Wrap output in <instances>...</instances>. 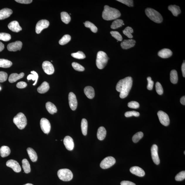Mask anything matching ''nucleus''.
Segmentation results:
<instances>
[{"instance_id":"25","label":"nucleus","mask_w":185,"mask_h":185,"mask_svg":"<svg viewBox=\"0 0 185 185\" xmlns=\"http://www.w3.org/2000/svg\"><path fill=\"white\" fill-rule=\"evenodd\" d=\"M27 151L30 159L32 162H35L37 161V154L33 148L28 147L27 149Z\"/></svg>"},{"instance_id":"24","label":"nucleus","mask_w":185,"mask_h":185,"mask_svg":"<svg viewBox=\"0 0 185 185\" xmlns=\"http://www.w3.org/2000/svg\"><path fill=\"white\" fill-rule=\"evenodd\" d=\"M49 89V84L47 82L45 81L39 87H38L37 90L38 92L40 94H44L47 92Z\"/></svg>"},{"instance_id":"17","label":"nucleus","mask_w":185,"mask_h":185,"mask_svg":"<svg viewBox=\"0 0 185 185\" xmlns=\"http://www.w3.org/2000/svg\"><path fill=\"white\" fill-rule=\"evenodd\" d=\"M135 43L133 39L125 40L121 43V46L123 49L127 50L135 46Z\"/></svg>"},{"instance_id":"56","label":"nucleus","mask_w":185,"mask_h":185,"mask_svg":"<svg viewBox=\"0 0 185 185\" xmlns=\"http://www.w3.org/2000/svg\"><path fill=\"white\" fill-rule=\"evenodd\" d=\"M180 103L183 105H185V96H183L180 99Z\"/></svg>"},{"instance_id":"43","label":"nucleus","mask_w":185,"mask_h":185,"mask_svg":"<svg viewBox=\"0 0 185 185\" xmlns=\"http://www.w3.org/2000/svg\"><path fill=\"white\" fill-rule=\"evenodd\" d=\"M72 65L73 68H74V70L78 71V72H83L85 70L84 67L81 65L80 64L76 62H73Z\"/></svg>"},{"instance_id":"15","label":"nucleus","mask_w":185,"mask_h":185,"mask_svg":"<svg viewBox=\"0 0 185 185\" xmlns=\"http://www.w3.org/2000/svg\"><path fill=\"white\" fill-rule=\"evenodd\" d=\"M22 46V43L21 42L17 41L8 44L7 48L8 50L9 51L16 52L21 50Z\"/></svg>"},{"instance_id":"6","label":"nucleus","mask_w":185,"mask_h":185,"mask_svg":"<svg viewBox=\"0 0 185 185\" xmlns=\"http://www.w3.org/2000/svg\"><path fill=\"white\" fill-rule=\"evenodd\" d=\"M57 174L59 179L64 181H69L73 178L72 172L68 169H62L59 170Z\"/></svg>"},{"instance_id":"8","label":"nucleus","mask_w":185,"mask_h":185,"mask_svg":"<svg viewBox=\"0 0 185 185\" xmlns=\"http://www.w3.org/2000/svg\"><path fill=\"white\" fill-rule=\"evenodd\" d=\"M157 115L162 124L165 126H167L169 125L170 119L167 114L163 111H159L157 113Z\"/></svg>"},{"instance_id":"44","label":"nucleus","mask_w":185,"mask_h":185,"mask_svg":"<svg viewBox=\"0 0 185 185\" xmlns=\"http://www.w3.org/2000/svg\"><path fill=\"white\" fill-rule=\"evenodd\" d=\"M112 36L117 40V41H121L123 38L119 32L116 31H112L110 32Z\"/></svg>"},{"instance_id":"12","label":"nucleus","mask_w":185,"mask_h":185,"mask_svg":"<svg viewBox=\"0 0 185 185\" xmlns=\"http://www.w3.org/2000/svg\"><path fill=\"white\" fill-rule=\"evenodd\" d=\"M42 68L47 74L51 75L54 74V68L52 64L48 61H45L42 64Z\"/></svg>"},{"instance_id":"52","label":"nucleus","mask_w":185,"mask_h":185,"mask_svg":"<svg viewBox=\"0 0 185 185\" xmlns=\"http://www.w3.org/2000/svg\"><path fill=\"white\" fill-rule=\"evenodd\" d=\"M27 84L24 82H20L17 83L16 86L19 89H23L27 86Z\"/></svg>"},{"instance_id":"16","label":"nucleus","mask_w":185,"mask_h":185,"mask_svg":"<svg viewBox=\"0 0 185 185\" xmlns=\"http://www.w3.org/2000/svg\"><path fill=\"white\" fill-rule=\"evenodd\" d=\"M64 143L67 150H72L74 147V143L72 138L69 136H67L64 138Z\"/></svg>"},{"instance_id":"49","label":"nucleus","mask_w":185,"mask_h":185,"mask_svg":"<svg viewBox=\"0 0 185 185\" xmlns=\"http://www.w3.org/2000/svg\"><path fill=\"white\" fill-rule=\"evenodd\" d=\"M130 7L133 6V1L131 0H118L117 1Z\"/></svg>"},{"instance_id":"28","label":"nucleus","mask_w":185,"mask_h":185,"mask_svg":"<svg viewBox=\"0 0 185 185\" xmlns=\"http://www.w3.org/2000/svg\"><path fill=\"white\" fill-rule=\"evenodd\" d=\"M47 110L51 114H54L57 111V108L53 103L50 102H47L46 104Z\"/></svg>"},{"instance_id":"54","label":"nucleus","mask_w":185,"mask_h":185,"mask_svg":"<svg viewBox=\"0 0 185 185\" xmlns=\"http://www.w3.org/2000/svg\"><path fill=\"white\" fill-rule=\"evenodd\" d=\"M121 185H136L135 183L128 181H123L120 183Z\"/></svg>"},{"instance_id":"5","label":"nucleus","mask_w":185,"mask_h":185,"mask_svg":"<svg viewBox=\"0 0 185 185\" xmlns=\"http://www.w3.org/2000/svg\"><path fill=\"white\" fill-rule=\"evenodd\" d=\"M13 122L17 127L20 130L24 128L27 125V119L23 113H20L14 117Z\"/></svg>"},{"instance_id":"57","label":"nucleus","mask_w":185,"mask_h":185,"mask_svg":"<svg viewBox=\"0 0 185 185\" xmlns=\"http://www.w3.org/2000/svg\"><path fill=\"white\" fill-rule=\"evenodd\" d=\"M4 45L2 43L0 42V52L3 51L4 50Z\"/></svg>"},{"instance_id":"19","label":"nucleus","mask_w":185,"mask_h":185,"mask_svg":"<svg viewBox=\"0 0 185 185\" xmlns=\"http://www.w3.org/2000/svg\"><path fill=\"white\" fill-rule=\"evenodd\" d=\"M8 28L11 31L15 32H19L22 30L18 22L16 21H12L8 25Z\"/></svg>"},{"instance_id":"37","label":"nucleus","mask_w":185,"mask_h":185,"mask_svg":"<svg viewBox=\"0 0 185 185\" xmlns=\"http://www.w3.org/2000/svg\"><path fill=\"white\" fill-rule=\"evenodd\" d=\"M84 23L85 27L90 28L91 31L95 33H96L98 29L96 26L94 24L89 21H86Z\"/></svg>"},{"instance_id":"33","label":"nucleus","mask_w":185,"mask_h":185,"mask_svg":"<svg viewBox=\"0 0 185 185\" xmlns=\"http://www.w3.org/2000/svg\"><path fill=\"white\" fill-rule=\"evenodd\" d=\"M123 20L121 19H116L113 21L111 26L112 29H116L117 28L121 27L123 25H124Z\"/></svg>"},{"instance_id":"2","label":"nucleus","mask_w":185,"mask_h":185,"mask_svg":"<svg viewBox=\"0 0 185 185\" xmlns=\"http://www.w3.org/2000/svg\"><path fill=\"white\" fill-rule=\"evenodd\" d=\"M121 13L118 10L106 5L102 13L103 19L107 21L115 20L120 17Z\"/></svg>"},{"instance_id":"10","label":"nucleus","mask_w":185,"mask_h":185,"mask_svg":"<svg viewBox=\"0 0 185 185\" xmlns=\"http://www.w3.org/2000/svg\"><path fill=\"white\" fill-rule=\"evenodd\" d=\"M40 126L44 133L48 134L51 129V125L49 121L45 118H42L40 121Z\"/></svg>"},{"instance_id":"45","label":"nucleus","mask_w":185,"mask_h":185,"mask_svg":"<svg viewBox=\"0 0 185 185\" xmlns=\"http://www.w3.org/2000/svg\"><path fill=\"white\" fill-rule=\"evenodd\" d=\"M140 114L137 111H127L125 113V117H129L133 116H134L138 117L140 116Z\"/></svg>"},{"instance_id":"50","label":"nucleus","mask_w":185,"mask_h":185,"mask_svg":"<svg viewBox=\"0 0 185 185\" xmlns=\"http://www.w3.org/2000/svg\"><path fill=\"white\" fill-rule=\"evenodd\" d=\"M8 74L7 73L3 72H0V82L2 83L7 80Z\"/></svg>"},{"instance_id":"58","label":"nucleus","mask_w":185,"mask_h":185,"mask_svg":"<svg viewBox=\"0 0 185 185\" xmlns=\"http://www.w3.org/2000/svg\"><path fill=\"white\" fill-rule=\"evenodd\" d=\"M23 185H34L32 184H24Z\"/></svg>"},{"instance_id":"35","label":"nucleus","mask_w":185,"mask_h":185,"mask_svg":"<svg viewBox=\"0 0 185 185\" xmlns=\"http://www.w3.org/2000/svg\"><path fill=\"white\" fill-rule=\"evenodd\" d=\"M61 19L65 23L68 24L71 20V17L68 13L66 12H62L61 13Z\"/></svg>"},{"instance_id":"7","label":"nucleus","mask_w":185,"mask_h":185,"mask_svg":"<svg viewBox=\"0 0 185 185\" xmlns=\"http://www.w3.org/2000/svg\"><path fill=\"white\" fill-rule=\"evenodd\" d=\"M115 158L112 156H109L104 158L100 164V167L103 169H107L111 167L116 163Z\"/></svg>"},{"instance_id":"53","label":"nucleus","mask_w":185,"mask_h":185,"mask_svg":"<svg viewBox=\"0 0 185 185\" xmlns=\"http://www.w3.org/2000/svg\"><path fill=\"white\" fill-rule=\"evenodd\" d=\"M15 1L19 3L29 4L31 3L33 1L32 0H16Z\"/></svg>"},{"instance_id":"23","label":"nucleus","mask_w":185,"mask_h":185,"mask_svg":"<svg viewBox=\"0 0 185 185\" xmlns=\"http://www.w3.org/2000/svg\"><path fill=\"white\" fill-rule=\"evenodd\" d=\"M24 75V73L23 72L20 73L19 74H18L17 73L12 74L9 77V82L11 83L15 82L19 79L23 78Z\"/></svg>"},{"instance_id":"51","label":"nucleus","mask_w":185,"mask_h":185,"mask_svg":"<svg viewBox=\"0 0 185 185\" xmlns=\"http://www.w3.org/2000/svg\"><path fill=\"white\" fill-rule=\"evenodd\" d=\"M147 80L148 81L147 89L148 90H151L153 88L154 84V81L152 80V78L150 77H148Z\"/></svg>"},{"instance_id":"36","label":"nucleus","mask_w":185,"mask_h":185,"mask_svg":"<svg viewBox=\"0 0 185 185\" xmlns=\"http://www.w3.org/2000/svg\"><path fill=\"white\" fill-rule=\"evenodd\" d=\"M32 74L28 75L27 77L28 80H32L33 81H35V83L33 84V85H35L37 83L38 78V75L35 71H32L30 72Z\"/></svg>"},{"instance_id":"30","label":"nucleus","mask_w":185,"mask_h":185,"mask_svg":"<svg viewBox=\"0 0 185 185\" xmlns=\"http://www.w3.org/2000/svg\"><path fill=\"white\" fill-rule=\"evenodd\" d=\"M22 166L25 173L28 174L30 172V165L27 159H24L22 160Z\"/></svg>"},{"instance_id":"3","label":"nucleus","mask_w":185,"mask_h":185,"mask_svg":"<svg viewBox=\"0 0 185 185\" xmlns=\"http://www.w3.org/2000/svg\"><path fill=\"white\" fill-rule=\"evenodd\" d=\"M146 16L155 23H161L163 20L162 16L159 13L151 8H147L145 9Z\"/></svg>"},{"instance_id":"22","label":"nucleus","mask_w":185,"mask_h":185,"mask_svg":"<svg viewBox=\"0 0 185 185\" xmlns=\"http://www.w3.org/2000/svg\"><path fill=\"white\" fill-rule=\"evenodd\" d=\"M84 94L89 99H92L95 96V91L94 88L91 86H87L84 89Z\"/></svg>"},{"instance_id":"47","label":"nucleus","mask_w":185,"mask_h":185,"mask_svg":"<svg viewBox=\"0 0 185 185\" xmlns=\"http://www.w3.org/2000/svg\"><path fill=\"white\" fill-rule=\"evenodd\" d=\"M175 180L177 181H182L185 179V172H181L176 175L175 177Z\"/></svg>"},{"instance_id":"46","label":"nucleus","mask_w":185,"mask_h":185,"mask_svg":"<svg viewBox=\"0 0 185 185\" xmlns=\"http://www.w3.org/2000/svg\"><path fill=\"white\" fill-rule=\"evenodd\" d=\"M156 90L158 94L161 95L163 94L164 91L162 85L159 82L156 83L155 85Z\"/></svg>"},{"instance_id":"39","label":"nucleus","mask_w":185,"mask_h":185,"mask_svg":"<svg viewBox=\"0 0 185 185\" xmlns=\"http://www.w3.org/2000/svg\"><path fill=\"white\" fill-rule=\"evenodd\" d=\"M71 39V37L70 35H65L63 36L62 38L59 41V44L60 45H65L70 41Z\"/></svg>"},{"instance_id":"34","label":"nucleus","mask_w":185,"mask_h":185,"mask_svg":"<svg viewBox=\"0 0 185 185\" xmlns=\"http://www.w3.org/2000/svg\"><path fill=\"white\" fill-rule=\"evenodd\" d=\"M87 127H88V123H87V120L85 119H83L81 123V130H82L83 135L84 136L87 135Z\"/></svg>"},{"instance_id":"31","label":"nucleus","mask_w":185,"mask_h":185,"mask_svg":"<svg viewBox=\"0 0 185 185\" xmlns=\"http://www.w3.org/2000/svg\"><path fill=\"white\" fill-rule=\"evenodd\" d=\"M178 75L176 71L175 70H172L171 71L170 74V80L171 82L173 84H176L178 82Z\"/></svg>"},{"instance_id":"42","label":"nucleus","mask_w":185,"mask_h":185,"mask_svg":"<svg viewBox=\"0 0 185 185\" xmlns=\"http://www.w3.org/2000/svg\"><path fill=\"white\" fill-rule=\"evenodd\" d=\"M11 39V36L9 34L5 33H0V40L7 42Z\"/></svg>"},{"instance_id":"59","label":"nucleus","mask_w":185,"mask_h":185,"mask_svg":"<svg viewBox=\"0 0 185 185\" xmlns=\"http://www.w3.org/2000/svg\"><path fill=\"white\" fill-rule=\"evenodd\" d=\"M1 87H0V90H1Z\"/></svg>"},{"instance_id":"40","label":"nucleus","mask_w":185,"mask_h":185,"mask_svg":"<svg viewBox=\"0 0 185 185\" xmlns=\"http://www.w3.org/2000/svg\"><path fill=\"white\" fill-rule=\"evenodd\" d=\"M71 55L73 57L79 59V60L84 59L86 57V56H85L84 53L81 51H79L76 53H73Z\"/></svg>"},{"instance_id":"55","label":"nucleus","mask_w":185,"mask_h":185,"mask_svg":"<svg viewBox=\"0 0 185 185\" xmlns=\"http://www.w3.org/2000/svg\"><path fill=\"white\" fill-rule=\"evenodd\" d=\"M181 70L183 74V76L185 77V62L183 63L181 66Z\"/></svg>"},{"instance_id":"1","label":"nucleus","mask_w":185,"mask_h":185,"mask_svg":"<svg viewBox=\"0 0 185 185\" xmlns=\"http://www.w3.org/2000/svg\"><path fill=\"white\" fill-rule=\"evenodd\" d=\"M132 77H128L120 80L117 83L116 89L120 93V97L124 99L128 95L133 85Z\"/></svg>"},{"instance_id":"14","label":"nucleus","mask_w":185,"mask_h":185,"mask_svg":"<svg viewBox=\"0 0 185 185\" xmlns=\"http://www.w3.org/2000/svg\"><path fill=\"white\" fill-rule=\"evenodd\" d=\"M6 166L11 168L14 172H19L21 171V168L19 163L15 160L11 159L8 160L6 162Z\"/></svg>"},{"instance_id":"32","label":"nucleus","mask_w":185,"mask_h":185,"mask_svg":"<svg viewBox=\"0 0 185 185\" xmlns=\"http://www.w3.org/2000/svg\"><path fill=\"white\" fill-rule=\"evenodd\" d=\"M13 63L9 60L4 59H0V67L9 68L11 67Z\"/></svg>"},{"instance_id":"11","label":"nucleus","mask_w":185,"mask_h":185,"mask_svg":"<svg viewBox=\"0 0 185 185\" xmlns=\"http://www.w3.org/2000/svg\"><path fill=\"white\" fill-rule=\"evenodd\" d=\"M69 105L71 109L73 111L76 110L78 106L76 97L74 93L71 92L69 93Z\"/></svg>"},{"instance_id":"60","label":"nucleus","mask_w":185,"mask_h":185,"mask_svg":"<svg viewBox=\"0 0 185 185\" xmlns=\"http://www.w3.org/2000/svg\"><path fill=\"white\" fill-rule=\"evenodd\" d=\"M184 155H185V151H184Z\"/></svg>"},{"instance_id":"29","label":"nucleus","mask_w":185,"mask_h":185,"mask_svg":"<svg viewBox=\"0 0 185 185\" xmlns=\"http://www.w3.org/2000/svg\"><path fill=\"white\" fill-rule=\"evenodd\" d=\"M11 152V150L7 146H3L0 148V154L1 157H7L10 155Z\"/></svg>"},{"instance_id":"38","label":"nucleus","mask_w":185,"mask_h":185,"mask_svg":"<svg viewBox=\"0 0 185 185\" xmlns=\"http://www.w3.org/2000/svg\"><path fill=\"white\" fill-rule=\"evenodd\" d=\"M133 32V28L130 27V26H128V27L126 28L123 31V33L129 38H133V36L132 34Z\"/></svg>"},{"instance_id":"9","label":"nucleus","mask_w":185,"mask_h":185,"mask_svg":"<svg viewBox=\"0 0 185 185\" xmlns=\"http://www.w3.org/2000/svg\"><path fill=\"white\" fill-rule=\"evenodd\" d=\"M50 22L46 20H42L38 21L36 24L35 28L36 33L39 34L41 33L42 30L48 27Z\"/></svg>"},{"instance_id":"18","label":"nucleus","mask_w":185,"mask_h":185,"mask_svg":"<svg viewBox=\"0 0 185 185\" xmlns=\"http://www.w3.org/2000/svg\"><path fill=\"white\" fill-rule=\"evenodd\" d=\"M130 172L132 174L140 177L143 176L145 175L144 171L138 166L133 167L130 169Z\"/></svg>"},{"instance_id":"48","label":"nucleus","mask_w":185,"mask_h":185,"mask_svg":"<svg viewBox=\"0 0 185 185\" xmlns=\"http://www.w3.org/2000/svg\"><path fill=\"white\" fill-rule=\"evenodd\" d=\"M128 106L130 108L137 109L140 107L139 103L137 101H131L128 103Z\"/></svg>"},{"instance_id":"21","label":"nucleus","mask_w":185,"mask_h":185,"mask_svg":"<svg viewBox=\"0 0 185 185\" xmlns=\"http://www.w3.org/2000/svg\"><path fill=\"white\" fill-rule=\"evenodd\" d=\"M158 56L163 58L170 57L172 55V52L171 50L167 48H164L159 51L158 53Z\"/></svg>"},{"instance_id":"13","label":"nucleus","mask_w":185,"mask_h":185,"mask_svg":"<svg viewBox=\"0 0 185 185\" xmlns=\"http://www.w3.org/2000/svg\"><path fill=\"white\" fill-rule=\"evenodd\" d=\"M158 148L157 145L154 144L151 147V152L152 157L154 163L157 165L160 164V159L158 155Z\"/></svg>"},{"instance_id":"41","label":"nucleus","mask_w":185,"mask_h":185,"mask_svg":"<svg viewBox=\"0 0 185 185\" xmlns=\"http://www.w3.org/2000/svg\"><path fill=\"white\" fill-rule=\"evenodd\" d=\"M143 137V133L142 132H138L133 135V141L134 143H137Z\"/></svg>"},{"instance_id":"20","label":"nucleus","mask_w":185,"mask_h":185,"mask_svg":"<svg viewBox=\"0 0 185 185\" xmlns=\"http://www.w3.org/2000/svg\"><path fill=\"white\" fill-rule=\"evenodd\" d=\"M13 11L11 9L5 8L0 11V20L6 19L11 16Z\"/></svg>"},{"instance_id":"27","label":"nucleus","mask_w":185,"mask_h":185,"mask_svg":"<svg viewBox=\"0 0 185 185\" xmlns=\"http://www.w3.org/2000/svg\"><path fill=\"white\" fill-rule=\"evenodd\" d=\"M168 9L172 12L173 15L174 16H177L181 13L180 7L176 5H171L169 6Z\"/></svg>"},{"instance_id":"26","label":"nucleus","mask_w":185,"mask_h":185,"mask_svg":"<svg viewBox=\"0 0 185 185\" xmlns=\"http://www.w3.org/2000/svg\"><path fill=\"white\" fill-rule=\"evenodd\" d=\"M106 135V131L105 128L103 127H99L97 133V137L98 139L102 141L105 139Z\"/></svg>"},{"instance_id":"4","label":"nucleus","mask_w":185,"mask_h":185,"mask_svg":"<svg viewBox=\"0 0 185 185\" xmlns=\"http://www.w3.org/2000/svg\"><path fill=\"white\" fill-rule=\"evenodd\" d=\"M109 58L104 52L99 51L97 53L96 60V66L99 69H102L107 63Z\"/></svg>"}]
</instances>
